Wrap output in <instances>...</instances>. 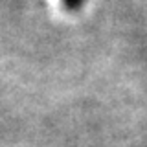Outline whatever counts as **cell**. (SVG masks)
Returning a JSON list of instances; mask_svg holds the SVG:
<instances>
[{"label":"cell","instance_id":"obj_1","mask_svg":"<svg viewBox=\"0 0 147 147\" xmlns=\"http://www.w3.org/2000/svg\"><path fill=\"white\" fill-rule=\"evenodd\" d=\"M86 4V0H63V7L70 13H76Z\"/></svg>","mask_w":147,"mask_h":147}]
</instances>
